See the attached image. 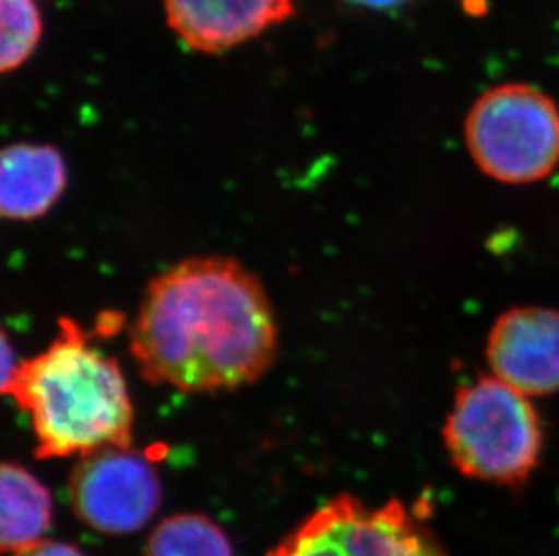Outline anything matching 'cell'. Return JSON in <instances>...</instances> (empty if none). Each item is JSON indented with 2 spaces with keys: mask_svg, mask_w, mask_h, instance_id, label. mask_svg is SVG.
<instances>
[{
  "mask_svg": "<svg viewBox=\"0 0 559 556\" xmlns=\"http://www.w3.org/2000/svg\"><path fill=\"white\" fill-rule=\"evenodd\" d=\"M148 384L187 394L258 382L277 354V322L255 275L228 257H192L154 278L132 322Z\"/></svg>",
  "mask_w": 559,
  "mask_h": 556,
  "instance_id": "1",
  "label": "cell"
},
{
  "mask_svg": "<svg viewBox=\"0 0 559 556\" xmlns=\"http://www.w3.org/2000/svg\"><path fill=\"white\" fill-rule=\"evenodd\" d=\"M2 392L32 418L40 459L131 446L134 409L122 368L74 321H60L53 343L21 362Z\"/></svg>",
  "mask_w": 559,
  "mask_h": 556,
  "instance_id": "2",
  "label": "cell"
},
{
  "mask_svg": "<svg viewBox=\"0 0 559 556\" xmlns=\"http://www.w3.org/2000/svg\"><path fill=\"white\" fill-rule=\"evenodd\" d=\"M443 442L465 478L516 488L538 467L544 432L528 396L489 376L459 390Z\"/></svg>",
  "mask_w": 559,
  "mask_h": 556,
  "instance_id": "3",
  "label": "cell"
},
{
  "mask_svg": "<svg viewBox=\"0 0 559 556\" xmlns=\"http://www.w3.org/2000/svg\"><path fill=\"white\" fill-rule=\"evenodd\" d=\"M464 136L471 158L489 178L536 183L559 164L558 104L536 85H497L471 107Z\"/></svg>",
  "mask_w": 559,
  "mask_h": 556,
  "instance_id": "4",
  "label": "cell"
},
{
  "mask_svg": "<svg viewBox=\"0 0 559 556\" xmlns=\"http://www.w3.org/2000/svg\"><path fill=\"white\" fill-rule=\"evenodd\" d=\"M269 556H449L418 511L401 500L368 506L341 495L292 531Z\"/></svg>",
  "mask_w": 559,
  "mask_h": 556,
  "instance_id": "5",
  "label": "cell"
},
{
  "mask_svg": "<svg viewBox=\"0 0 559 556\" xmlns=\"http://www.w3.org/2000/svg\"><path fill=\"white\" fill-rule=\"evenodd\" d=\"M69 492L80 519L111 535L140 530L153 519L162 500L158 473L131 446H109L82 457Z\"/></svg>",
  "mask_w": 559,
  "mask_h": 556,
  "instance_id": "6",
  "label": "cell"
},
{
  "mask_svg": "<svg viewBox=\"0 0 559 556\" xmlns=\"http://www.w3.org/2000/svg\"><path fill=\"white\" fill-rule=\"evenodd\" d=\"M492 376L528 398L559 390V311L538 305L498 316L487 338Z\"/></svg>",
  "mask_w": 559,
  "mask_h": 556,
  "instance_id": "7",
  "label": "cell"
},
{
  "mask_svg": "<svg viewBox=\"0 0 559 556\" xmlns=\"http://www.w3.org/2000/svg\"><path fill=\"white\" fill-rule=\"evenodd\" d=\"M167 24L181 43L205 55L225 53L296 13L294 0H164Z\"/></svg>",
  "mask_w": 559,
  "mask_h": 556,
  "instance_id": "8",
  "label": "cell"
},
{
  "mask_svg": "<svg viewBox=\"0 0 559 556\" xmlns=\"http://www.w3.org/2000/svg\"><path fill=\"white\" fill-rule=\"evenodd\" d=\"M0 167V210L11 221L46 216L68 184L66 161L51 145L16 143L5 147Z\"/></svg>",
  "mask_w": 559,
  "mask_h": 556,
  "instance_id": "9",
  "label": "cell"
},
{
  "mask_svg": "<svg viewBox=\"0 0 559 556\" xmlns=\"http://www.w3.org/2000/svg\"><path fill=\"white\" fill-rule=\"evenodd\" d=\"M51 524V497L26 468L13 462L2 467V530L5 553L24 552L43 542Z\"/></svg>",
  "mask_w": 559,
  "mask_h": 556,
  "instance_id": "10",
  "label": "cell"
},
{
  "mask_svg": "<svg viewBox=\"0 0 559 556\" xmlns=\"http://www.w3.org/2000/svg\"><path fill=\"white\" fill-rule=\"evenodd\" d=\"M145 556H233V546L203 515H175L153 531Z\"/></svg>",
  "mask_w": 559,
  "mask_h": 556,
  "instance_id": "11",
  "label": "cell"
},
{
  "mask_svg": "<svg viewBox=\"0 0 559 556\" xmlns=\"http://www.w3.org/2000/svg\"><path fill=\"white\" fill-rule=\"evenodd\" d=\"M0 69L8 74L22 68L43 37V16L35 0H0Z\"/></svg>",
  "mask_w": 559,
  "mask_h": 556,
  "instance_id": "12",
  "label": "cell"
},
{
  "mask_svg": "<svg viewBox=\"0 0 559 556\" xmlns=\"http://www.w3.org/2000/svg\"><path fill=\"white\" fill-rule=\"evenodd\" d=\"M13 556H84L76 547L62 542L43 541L24 552L13 553Z\"/></svg>",
  "mask_w": 559,
  "mask_h": 556,
  "instance_id": "13",
  "label": "cell"
},
{
  "mask_svg": "<svg viewBox=\"0 0 559 556\" xmlns=\"http://www.w3.org/2000/svg\"><path fill=\"white\" fill-rule=\"evenodd\" d=\"M352 2L362 5V8H368V10L388 11L406 4L407 0H352Z\"/></svg>",
  "mask_w": 559,
  "mask_h": 556,
  "instance_id": "14",
  "label": "cell"
}]
</instances>
